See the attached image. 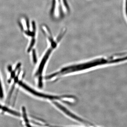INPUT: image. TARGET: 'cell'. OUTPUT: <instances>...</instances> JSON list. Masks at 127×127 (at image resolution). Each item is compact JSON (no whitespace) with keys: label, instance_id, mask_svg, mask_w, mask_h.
I'll return each instance as SVG.
<instances>
[{"label":"cell","instance_id":"10","mask_svg":"<svg viewBox=\"0 0 127 127\" xmlns=\"http://www.w3.org/2000/svg\"><path fill=\"white\" fill-rule=\"evenodd\" d=\"M126 13H127V0H126Z\"/></svg>","mask_w":127,"mask_h":127},{"label":"cell","instance_id":"11","mask_svg":"<svg viewBox=\"0 0 127 127\" xmlns=\"http://www.w3.org/2000/svg\"><path fill=\"white\" fill-rule=\"evenodd\" d=\"M2 106H1V104H0V109H1V108H2Z\"/></svg>","mask_w":127,"mask_h":127},{"label":"cell","instance_id":"5","mask_svg":"<svg viewBox=\"0 0 127 127\" xmlns=\"http://www.w3.org/2000/svg\"><path fill=\"white\" fill-rule=\"evenodd\" d=\"M1 109H2V111H3L7 112L11 114L12 115H15V116H17V117H21V116L20 113L16 112V111H13V110H11V109H9L7 107L2 106Z\"/></svg>","mask_w":127,"mask_h":127},{"label":"cell","instance_id":"4","mask_svg":"<svg viewBox=\"0 0 127 127\" xmlns=\"http://www.w3.org/2000/svg\"><path fill=\"white\" fill-rule=\"evenodd\" d=\"M22 113H23V118L24 119V121L26 123V126L27 127H31V126L30 125V123H29L30 121L28 118L26 108L25 107L23 106L22 107Z\"/></svg>","mask_w":127,"mask_h":127},{"label":"cell","instance_id":"7","mask_svg":"<svg viewBox=\"0 0 127 127\" xmlns=\"http://www.w3.org/2000/svg\"><path fill=\"white\" fill-rule=\"evenodd\" d=\"M32 54V60H33V63L34 64L36 63L37 59L36 55V54L35 50H33Z\"/></svg>","mask_w":127,"mask_h":127},{"label":"cell","instance_id":"1","mask_svg":"<svg viewBox=\"0 0 127 127\" xmlns=\"http://www.w3.org/2000/svg\"><path fill=\"white\" fill-rule=\"evenodd\" d=\"M18 83L20 86L22 87L25 90L34 96L40 98L50 100L52 102H58L59 101L64 103L72 104L74 103L76 101V97L70 95H64L61 96L52 95L35 91L33 89L31 88L25 83H23L21 81H18Z\"/></svg>","mask_w":127,"mask_h":127},{"label":"cell","instance_id":"2","mask_svg":"<svg viewBox=\"0 0 127 127\" xmlns=\"http://www.w3.org/2000/svg\"><path fill=\"white\" fill-rule=\"evenodd\" d=\"M53 104H54L55 106L57 107L58 109H60L61 111L64 113L66 115L68 116L69 117L71 118L74 120L77 121L78 122H79L82 123L86 124L87 125H92V124L91 123L88 122L87 121H86L84 119H82V118H81L80 117H78L74 114L72 112H71L70 110H68L67 108H66L64 106L62 105L60 103L58 102V101H55L52 102Z\"/></svg>","mask_w":127,"mask_h":127},{"label":"cell","instance_id":"9","mask_svg":"<svg viewBox=\"0 0 127 127\" xmlns=\"http://www.w3.org/2000/svg\"><path fill=\"white\" fill-rule=\"evenodd\" d=\"M7 69H8V70L9 72H11L12 71V67L11 65H8V66H7Z\"/></svg>","mask_w":127,"mask_h":127},{"label":"cell","instance_id":"3","mask_svg":"<svg viewBox=\"0 0 127 127\" xmlns=\"http://www.w3.org/2000/svg\"><path fill=\"white\" fill-rule=\"evenodd\" d=\"M21 70V69H20V70H18L17 75L16 76H15V77L14 78V84H13L12 87L10 91V92H9V95H8V97H7V100H8V101H9V100L10 99L11 97V95L12 94L13 91H14V88H15V84H16L17 83H18V76H19Z\"/></svg>","mask_w":127,"mask_h":127},{"label":"cell","instance_id":"8","mask_svg":"<svg viewBox=\"0 0 127 127\" xmlns=\"http://www.w3.org/2000/svg\"><path fill=\"white\" fill-rule=\"evenodd\" d=\"M3 92L2 90V86L0 80V98H2L3 97Z\"/></svg>","mask_w":127,"mask_h":127},{"label":"cell","instance_id":"6","mask_svg":"<svg viewBox=\"0 0 127 127\" xmlns=\"http://www.w3.org/2000/svg\"><path fill=\"white\" fill-rule=\"evenodd\" d=\"M18 69V68L17 67H16L15 70H14L12 71L11 72V74L10 77L8 79V81H7L8 83H10L12 79H13V78H14L15 77L16 71Z\"/></svg>","mask_w":127,"mask_h":127}]
</instances>
